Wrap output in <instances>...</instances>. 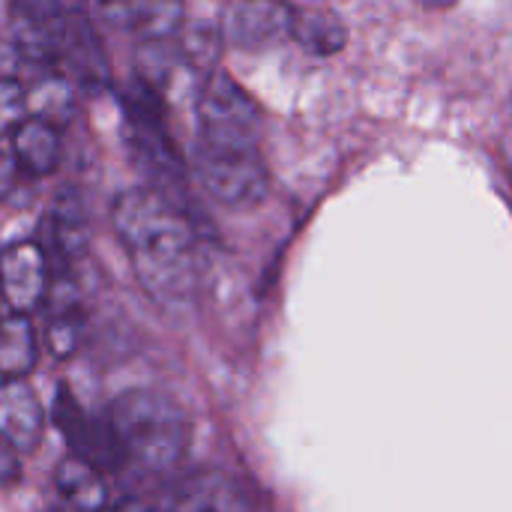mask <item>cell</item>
<instances>
[{
    "label": "cell",
    "mask_w": 512,
    "mask_h": 512,
    "mask_svg": "<svg viewBox=\"0 0 512 512\" xmlns=\"http://www.w3.org/2000/svg\"><path fill=\"white\" fill-rule=\"evenodd\" d=\"M81 306L75 297V288H57V297L51 300V321H48V345L54 357L75 354L81 342Z\"/></svg>",
    "instance_id": "ffe728a7"
},
{
    "label": "cell",
    "mask_w": 512,
    "mask_h": 512,
    "mask_svg": "<svg viewBox=\"0 0 512 512\" xmlns=\"http://www.w3.org/2000/svg\"><path fill=\"white\" fill-rule=\"evenodd\" d=\"M114 231L141 288L162 306L195 300L201 279V237L192 216L165 189H126L111 207Z\"/></svg>",
    "instance_id": "6da1fadb"
},
{
    "label": "cell",
    "mask_w": 512,
    "mask_h": 512,
    "mask_svg": "<svg viewBox=\"0 0 512 512\" xmlns=\"http://www.w3.org/2000/svg\"><path fill=\"white\" fill-rule=\"evenodd\" d=\"M27 111L60 129L75 114V84L48 69V75L27 90Z\"/></svg>",
    "instance_id": "d6986e66"
},
{
    "label": "cell",
    "mask_w": 512,
    "mask_h": 512,
    "mask_svg": "<svg viewBox=\"0 0 512 512\" xmlns=\"http://www.w3.org/2000/svg\"><path fill=\"white\" fill-rule=\"evenodd\" d=\"M105 24L117 30H138L144 39L177 36L183 24L180 0H93Z\"/></svg>",
    "instance_id": "7c38bea8"
},
{
    "label": "cell",
    "mask_w": 512,
    "mask_h": 512,
    "mask_svg": "<svg viewBox=\"0 0 512 512\" xmlns=\"http://www.w3.org/2000/svg\"><path fill=\"white\" fill-rule=\"evenodd\" d=\"M27 117V87L15 78H0V135H12Z\"/></svg>",
    "instance_id": "7402d4cb"
},
{
    "label": "cell",
    "mask_w": 512,
    "mask_h": 512,
    "mask_svg": "<svg viewBox=\"0 0 512 512\" xmlns=\"http://www.w3.org/2000/svg\"><path fill=\"white\" fill-rule=\"evenodd\" d=\"M12 156L21 165V174L30 177H48L60 162V135L57 126L39 117H27L12 132Z\"/></svg>",
    "instance_id": "9a60e30c"
},
{
    "label": "cell",
    "mask_w": 512,
    "mask_h": 512,
    "mask_svg": "<svg viewBox=\"0 0 512 512\" xmlns=\"http://www.w3.org/2000/svg\"><path fill=\"white\" fill-rule=\"evenodd\" d=\"M198 141L213 144H258L261 135V108L258 102L228 75L210 72L198 93Z\"/></svg>",
    "instance_id": "5b68a950"
},
{
    "label": "cell",
    "mask_w": 512,
    "mask_h": 512,
    "mask_svg": "<svg viewBox=\"0 0 512 512\" xmlns=\"http://www.w3.org/2000/svg\"><path fill=\"white\" fill-rule=\"evenodd\" d=\"M51 234H54V246L60 249L63 258L75 261L87 252L90 243V225H87V213L84 204L75 192H63L54 201L51 210Z\"/></svg>",
    "instance_id": "ac0fdd59"
},
{
    "label": "cell",
    "mask_w": 512,
    "mask_h": 512,
    "mask_svg": "<svg viewBox=\"0 0 512 512\" xmlns=\"http://www.w3.org/2000/svg\"><path fill=\"white\" fill-rule=\"evenodd\" d=\"M195 171L204 192L225 207H255L270 192V171L258 144L198 141Z\"/></svg>",
    "instance_id": "277c9868"
},
{
    "label": "cell",
    "mask_w": 512,
    "mask_h": 512,
    "mask_svg": "<svg viewBox=\"0 0 512 512\" xmlns=\"http://www.w3.org/2000/svg\"><path fill=\"white\" fill-rule=\"evenodd\" d=\"M105 423L123 459L153 474L180 465L192 438L186 411L165 393H153V390L120 393L108 405Z\"/></svg>",
    "instance_id": "7a4b0ae2"
},
{
    "label": "cell",
    "mask_w": 512,
    "mask_h": 512,
    "mask_svg": "<svg viewBox=\"0 0 512 512\" xmlns=\"http://www.w3.org/2000/svg\"><path fill=\"white\" fill-rule=\"evenodd\" d=\"M54 489L75 510H99V507L108 504V492H105L102 471L96 465H90L87 459L75 456V453L66 456L57 465Z\"/></svg>",
    "instance_id": "e0dca14e"
},
{
    "label": "cell",
    "mask_w": 512,
    "mask_h": 512,
    "mask_svg": "<svg viewBox=\"0 0 512 512\" xmlns=\"http://www.w3.org/2000/svg\"><path fill=\"white\" fill-rule=\"evenodd\" d=\"M39 348L27 312L9 309L0 315V378H27L36 366Z\"/></svg>",
    "instance_id": "2e32d148"
},
{
    "label": "cell",
    "mask_w": 512,
    "mask_h": 512,
    "mask_svg": "<svg viewBox=\"0 0 512 512\" xmlns=\"http://www.w3.org/2000/svg\"><path fill=\"white\" fill-rule=\"evenodd\" d=\"M51 285V264L39 243L21 240L0 252V294L15 312H33Z\"/></svg>",
    "instance_id": "ba28073f"
},
{
    "label": "cell",
    "mask_w": 512,
    "mask_h": 512,
    "mask_svg": "<svg viewBox=\"0 0 512 512\" xmlns=\"http://www.w3.org/2000/svg\"><path fill=\"white\" fill-rule=\"evenodd\" d=\"M291 9L285 0H228L219 33L237 48H270L288 36Z\"/></svg>",
    "instance_id": "9c48e42d"
},
{
    "label": "cell",
    "mask_w": 512,
    "mask_h": 512,
    "mask_svg": "<svg viewBox=\"0 0 512 512\" xmlns=\"http://www.w3.org/2000/svg\"><path fill=\"white\" fill-rule=\"evenodd\" d=\"M60 0H12V15L24 30H42L60 15Z\"/></svg>",
    "instance_id": "603a6c76"
},
{
    "label": "cell",
    "mask_w": 512,
    "mask_h": 512,
    "mask_svg": "<svg viewBox=\"0 0 512 512\" xmlns=\"http://www.w3.org/2000/svg\"><path fill=\"white\" fill-rule=\"evenodd\" d=\"M21 180V165L9 150H0V201H6Z\"/></svg>",
    "instance_id": "cb8c5ba5"
},
{
    "label": "cell",
    "mask_w": 512,
    "mask_h": 512,
    "mask_svg": "<svg viewBox=\"0 0 512 512\" xmlns=\"http://www.w3.org/2000/svg\"><path fill=\"white\" fill-rule=\"evenodd\" d=\"M423 6H429V9H447V6H453L456 0H420Z\"/></svg>",
    "instance_id": "484cf974"
},
{
    "label": "cell",
    "mask_w": 512,
    "mask_h": 512,
    "mask_svg": "<svg viewBox=\"0 0 512 512\" xmlns=\"http://www.w3.org/2000/svg\"><path fill=\"white\" fill-rule=\"evenodd\" d=\"M180 48L183 54L192 60V66L201 72V75H210L216 69V57H219V48H222V33L213 30L210 24H189L183 27L180 24Z\"/></svg>",
    "instance_id": "44dd1931"
},
{
    "label": "cell",
    "mask_w": 512,
    "mask_h": 512,
    "mask_svg": "<svg viewBox=\"0 0 512 512\" xmlns=\"http://www.w3.org/2000/svg\"><path fill=\"white\" fill-rule=\"evenodd\" d=\"M30 60L60 72L75 90H99L108 84V57L93 24L78 12H60L42 30H24Z\"/></svg>",
    "instance_id": "3957f363"
},
{
    "label": "cell",
    "mask_w": 512,
    "mask_h": 512,
    "mask_svg": "<svg viewBox=\"0 0 512 512\" xmlns=\"http://www.w3.org/2000/svg\"><path fill=\"white\" fill-rule=\"evenodd\" d=\"M123 138L126 147L132 150L135 162L165 180L174 183L183 174V162L177 156V147L165 129V114H162V99H156L147 87L135 84V90L123 93Z\"/></svg>",
    "instance_id": "8992f818"
},
{
    "label": "cell",
    "mask_w": 512,
    "mask_h": 512,
    "mask_svg": "<svg viewBox=\"0 0 512 512\" xmlns=\"http://www.w3.org/2000/svg\"><path fill=\"white\" fill-rule=\"evenodd\" d=\"M288 36L318 57H333L345 48L348 27L330 6H303V9H291Z\"/></svg>",
    "instance_id": "5bb4252c"
},
{
    "label": "cell",
    "mask_w": 512,
    "mask_h": 512,
    "mask_svg": "<svg viewBox=\"0 0 512 512\" xmlns=\"http://www.w3.org/2000/svg\"><path fill=\"white\" fill-rule=\"evenodd\" d=\"M21 477V465H18V450L0 435V486H12Z\"/></svg>",
    "instance_id": "d4e9b609"
},
{
    "label": "cell",
    "mask_w": 512,
    "mask_h": 512,
    "mask_svg": "<svg viewBox=\"0 0 512 512\" xmlns=\"http://www.w3.org/2000/svg\"><path fill=\"white\" fill-rule=\"evenodd\" d=\"M135 72L138 84L147 87L156 99H162V105L195 96L201 81L207 78L183 54L177 36L144 39L135 51Z\"/></svg>",
    "instance_id": "52a82bcc"
},
{
    "label": "cell",
    "mask_w": 512,
    "mask_h": 512,
    "mask_svg": "<svg viewBox=\"0 0 512 512\" xmlns=\"http://www.w3.org/2000/svg\"><path fill=\"white\" fill-rule=\"evenodd\" d=\"M54 423L66 435L69 447L75 456L87 459L99 471H117L126 459L108 429V423H96L93 417L84 414V408L69 396V390L60 384L54 396Z\"/></svg>",
    "instance_id": "30bf717a"
},
{
    "label": "cell",
    "mask_w": 512,
    "mask_h": 512,
    "mask_svg": "<svg viewBox=\"0 0 512 512\" xmlns=\"http://www.w3.org/2000/svg\"><path fill=\"white\" fill-rule=\"evenodd\" d=\"M0 435L18 453H33L45 435V411L24 378H6L0 384Z\"/></svg>",
    "instance_id": "8fae6325"
},
{
    "label": "cell",
    "mask_w": 512,
    "mask_h": 512,
    "mask_svg": "<svg viewBox=\"0 0 512 512\" xmlns=\"http://www.w3.org/2000/svg\"><path fill=\"white\" fill-rule=\"evenodd\" d=\"M168 504L180 510H246L252 498L228 474H195L174 489Z\"/></svg>",
    "instance_id": "4fadbf2b"
},
{
    "label": "cell",
    "mask_w": 512,
    "mask_h": 512,
    "mask_svg": "<svg viewBox=\"0 0 512 512\" xmlns=\"http://www.w3.org/2000/svg\"><path fill=\"white\" fill-rule=\"evenodd\" d=\"M0 306H3V294H0Z\"/></svg>",
    "instance_id": "4316f807"
}]
</instances>
